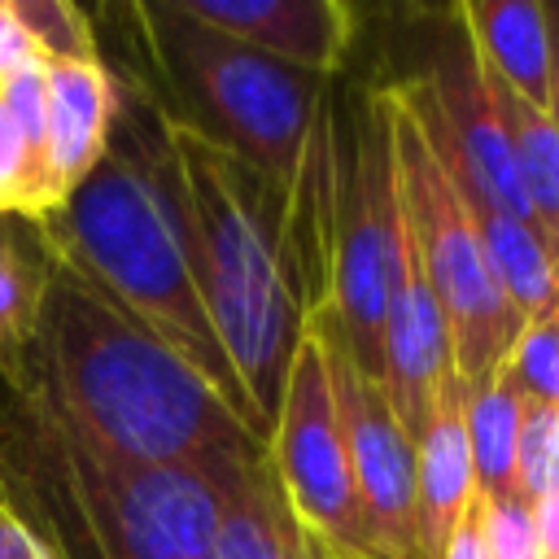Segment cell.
<instances>
[{"instance_id": "obj_1", "label": "cell", "mask_w": 559, "mask_h": 559, "mask_svg": "<svg viewBox=\"0 0 559 559\" xmlns=\"http://www.w3.org/2000/svg\"><path fill=\"white\" fill-rule=\"evenodd\" d=\"M39 231L57 262L79 271L188 358L266 445V428L258 424L197 297L170 122L140 79H118V114L105 157L61 201V210L39 223Z\"/></svg>"}, {"instance_id": "obj_2", "label": "cell", "mask_w": 559, "mask_h": 559, "mask_svg": "<svg viewBox=\"0 0 559 559\" xmlns=\"http://www.w3.org/2000/svg\"><path fill=\"white\" fill-rule=\"evenodd\" d=\"M31 349L39 424L79 445L127 463L210 467L258 441L188 358L57 258Z\"/></svg>"}, {"instance_id": "obj_3", "label": "cell", "mask_w": 559, "mask_h": 559, "mask_svg": "<svg viewBox=\"0 0 559 559\" xmlns=\"http://www.w3.org/2000/svg\"><path fill=\"white\" fill-rule=\"evenodd\" d=\"M170 144L179 162L197 297L271 437L310 310L293 236V192L266 170L179 127H170Z\"/></svg>"}, {"instance_id": "obj_4", "label": "cell", "mask_w": 559, "mask_h": 559, "mask_svg": "<svg viewBox=\"0 0 559 559\" xmlns=\"http://www.w3.org/2000/svg\"><path fill=\"white\" fill-rule=\"evenodd\" d=\"M127 13L148 61V83L140 79V87L166 122L266 170L293 192L332 79L275 61L188 17L175 0H144Z\"/></svg>"}, {"instance_id": "obj_5", "label": "cell", "mask_w": 559, "mask_h": 559, "mask_svg": "<svg viewBox=\"0 0 559 559\" xmlns=\"http://www.w3.org/2000/svg\"><path fill=\"white\" fill-rule=\"evenodd\" d=\"M389 96V127H393V175H397V205L406 245L419 262V275L441 306L450 332V358L463 384L485 380L520 336V314L511 310L476 218L459 192V183L437 162L419 118L411 105L384 83Z\"/></svg>"}, {"instance_id": "obj_6", "label": "cell", "mask_w": 559, "mask_h": 559, "mask_svg": "<svg viewBox=\"0 0 559 559\" xmlns=\"http://www.w3.org/2000/svg\"><path fill=\"white\" fill-rule=\"evenodd\" d=\"M39 432L96 559H214L218 489L205 467L127 463L48 424Z\"/></svg>"}, {"instance_id": "obj_7", "label": "cell", "mask_w": 559, "mask_h": 559, "mask_svg": "<svg viewBox=\"0 0 559 559\" xmlns=\"http://www.w3.org/2000/svg\"><path fill=\"white\" fill-rule=\"evenodd\" d=\"M266 454L275 463L288 507L328 546V555L367 559V528H362V507L349 472V450L336 419L328 367L310 332L293 354L284 397L266 437Z\"/></svg>"}, {"instance_id": "obj_8", "label": "cell", "mask_w": 559, "mask_h": 559, "mask_svg": "<svg viewBox=\"0 0 559 559\" xmlns=\"http://www.w3.org/2000/svg\"><path fill=\"white\" fill-rule=\"evenodd\" d=\"M306 332L314 336L336 419L349 450V472L362 507L367 528V559H419V528H415V441L406 437L402 419L393 415L389 397L376 380L358 371L345 349V336L328 306L306 310Z\"/></svg>"}, {"instance_id": "obj_9", "label": "cell", "mask_w": 559, "mask_h": 559, "mask_svg": "<svg viewBox=\"0 0 559 559\" xmlns=\"http://www.w3.org/2000/svg\"><path fill=\"white\" fill-rule=\"evenodd\" d=\"M205 472L218 489L214 559H332L288 507L266 445H240Z\"/></svg>"}, {"instance_id": "obj_10", "label": "cell", "mask_w": 559, "mask_h": 559, "mask_svg": "<svg viewBox=\"0 0 559 559\" xmlns=\"http://www.w3.org/2000/svg\"><path fill=\"white\" fill-rule=\"evenodd\" d=\"M188 17L319 79H336L354 44V9L341 0H175Z\"/></svg>"}, {"instance_id": "obj_11", "label": "cell", "mask_w": 559, "mask_h": 559, "mask_svg": "<svg viewBox=\"0 0 559 559\" xmlns=\"http://www.w3.org/2000/svg\"><path fill=\"white\" fill-rule=\"evenodd\" d=\"M450 376H459L450 358V332L406 245V271H402V284L393 293V306L384 314V336H380V393L389 397L411 441L424 432L432 402Z\"/></svg>"}, {"instance_id": "obj_12", "label": "cell", "mask_w": 559, "mask_h": 559, "mask_svg": "<svg viewBox=\"0 0 559 559\" xmlns=\"http://www.w3.org/2000/svg\"><path fill=\"white\" fill-rule=\"evenodd\" d=\"M44 70V144L57 188L70 197L109 148L118 114V74L100 57L39 61Z\"/></svg>"}, {"instance_id": "obj_13", "label": "cell", "mask_w": 559, "mask_h": 559, "mask_svg": "<svg viewBox=\"0 0 559 559\" xmlns=\"http://www.w3.org/2000/svg\"><path fill=\"white\" fill-rule=\"evenodd\" d=\"M463 397L467 384L450 376L432 402L424 432L415 437V528H419V559H441L450 533L459 528L463 511L476 498L467 428H463Z\"/></svg>"}, {"instance_id": "obj_14", "label": "cell", "mask_w": 559, "mask_h": 559, "mask_svg": "<svg viewBox=\"0 0 559 559\" xmlns=\"http://www.w3.org/2000/svg\"><path fill=\"white\" fill-rule=\"evenodd\" d=\"M476 57L533 109L550 100V39L542 0H459Z\"/></svg>"}, {"instance_id": "obj_15", "label": "cell", "mask_w": 559, "mask_h": 559, "mask_svg": "<svg viewBox=\"0 0 559 559\" xmlns=\"http://www.w3.org/2000/svg\"><path fill=\"white\" fill-rule=\"evenodd\" d=\"M480 74H485L489 105L502 122L511 166H515L520 192L528 201L533 227L542 231L550 258L559 262V127L550 122L546 109H533L524 96H515L485 61H480Z\"/></svg>"}, {"instance_id": "obj_16", "label": "cell", "mask_w": 559, "mask_h": 559, "mask_svg": "<svg viewBox=\"0 0 559 559\" xmlns=\"http://www.w3.org/2000/svg\"><path fill=\"white\" fill-rule=\"evenodd\" d=\"M463 428H467V454L476 493L485 502L520 498L515 493V441H520V389L502 371V362L467 384L463 397Z\"/></svg>"}, {"instance_id": "obj_17", "label": "cell", "mask_w": 559, "mask_h": 559, "mask_svg": "<svg viewBox=\"0 0 559 559\" xmlns=\"http://www.w3.org/2000/svg\"><path fill=\"white\" fill-rule=\"evenodd\" d=\"M13 227L17 218H0V362H13L22 349H31L52 266L44 231L35 245H22Z\"/></svg>"}, {"instance_id": "obj_18", "label": "cell", "mask_w": 559, "mask_h": 559, "mask_svg": "<svg viewBox=\"0 0 559 559\" xmlns=\"http://www.w3.org/2000/svg\"><path fill=\"white\" fill-rule=\"evenodd\" d=\"M61 201L66 192L57 188L44 148L31 144V135L17 127V118L0 96V218L44 223L48 214L61 210Z\"/></svg>"}, {"instance_id": "obj_19", "label": "cell", "mask_w": 559, "mask_h": 559, "mask_svg": "<svg viewBox=\"0 0 559 559\" xmlns=\"http://www.w3.org/2000/svg\"><path fill=\"white\" fill-rule=\"evenodd\" d=\"M559 489V406L520 397V441H515V493L542 502Z\"/></svg>"}, {"instance_id": "obj_20", "label": "cell", "mask_w": 559, "mask_h": 559, "mask_svg": "<svg viewBox=\"0 0 559 559\" xmlns=\"http://www.w3.org/2000/svg\"><path fill=\"white\" fill-rule=\"evenodd\" d=\"M35 57L39 61H74V57H100L92 22L70 0H9Z\"/></svg>"}, {"instance_id": "obj_21", "label": "cell", "mask_w": 559, "mask_h": 559, "mask_svg": "<svg viewBox=\"0 0 559 559\" xmlns=\"http://www.w3.org/2000/svg\"><path fill=\"white\" fill-rule=\"evenodd\" d=\"M502 371L511 376L520 397L559 406V310L528 319L520 328V336L511 341V349L502 358Z\"/></svg>"}, {"instance_id": "obj_22", "label": "cell", "mask_w": 559, "mask_h": 559, "mask_svg": "<svg viewBox=\"0 0 559 559\" xmlns=\"http://www.w3.org/2000/svg\"><path fill=\"white\" fill-rule=\"evenodd\" d=\"M485 546L489 559H542L533 502L524 498L485 502Z\"/></svg>"}, {"instance_id": "obj_23", "label": "cell", "mask_w": 559, "mask_h": 559, "mask_svg": "<svg viewBox=\"0 0 559 559\" xmlns=\"http://www.w3.org/2000/svg\"><path fill=\"white\" fill-rule=\"evenodd\" d=\"M0 559H61L4 493H0Z\"/></svg>"}, {"instance_id": "obj_24", "label": "cell", "mask_w": 559, "mask_h": 559, "mask_svg": "<svg viewBox=\"0 0 559 559\" xmlns=\"http://www.w3.org/2000/svg\"><path fill=\"white\" fill-rule=\"evenodd\" d=\"M35 61H39V57H35V48H31V39H26V31H22L13 4L0 0V83L13 79L17 70L35 66Z\"/></svg>"}, {"instance_id": "obj_25", "label": "cell", "mask_w": 559, "mask_h": 559, "mask_svg": "<svg viewBox=\"0 0 559 559\" xmlns=\"http://www.w3.org/2000/svg\"><path fill=\"white\" fill-rule=\"evenodd\" d=\"M441 559H489V546H485V498L476 493L472 507L463 511L459 528L450 533Z\"/></svg>"}, {"instance_id": "obj_26", "label": "cell", "mask_w": 559, "mask_h": 559, "mask_svg": "<svg viewBox=\"0 0 559 559\" xmlns=\"http://www.w3.org/2000/svg\"><path fill=\"white\" fill-rule=\"evenodd\" d=\"M533 520H537V542H542V559H559V489L542 502H533Z\"/></svg>"}, {"instance_id": "obj_27", "label": "cell", "mask_w": 559, "mask_h": 559, "mask_svg": "<svg viewBox=\"0 0 559 559\" xmlns=\"http://www.w3.org/2000/svg\"><path fill=\"white\" fill-rule=\"evenodd\" d=\"M546 4V39H550V100L546 114L559 127V0H542Z\"/></svg>"}]
</instances>
